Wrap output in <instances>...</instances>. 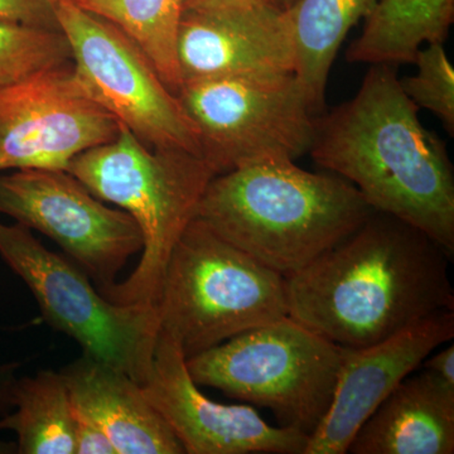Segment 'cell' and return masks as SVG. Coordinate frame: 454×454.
Segmentation results:
<instances>
[{
    "label": "cell",
    "instance_id": "obj_20",
    "mask_svg": "<svg viewBox=\"0 0 454 454\" xmlns=\"http://www.w3.org/2000/svg\"><path fill=\"white\" fill-rule=\"evenodd\" d=\"M127 35L153 64L170 91L182 86L177 42L186 0H73Z\"/></svg>",
    "mask_w": 454,
    "mask_h": 454
},
{
    "label": "cell",
    "instance_id": "obj_19",
    "mask_svg": "<svg viewBox=\"0 0 454 454\" xmlns=\"http://www.w3.org/2000/svg\"><path fill=\"white\" fill-rule=\"evenodd\" d=\"M12 408L0 430L16 433L17 453L74 454V406L61 372L16 379Z\"/></svg>",
    "mask_w": 454,
    "mask_h": 454
},
{
    "label": "cell",
    "instance_id": "obj_8",
    "mask_svg": "<svg viewBox=\"0 0 454 454\" xmlns=\"http://www.w3.org/2000/svg\"><path fill=\"white\" fill-rule=\"evenodd\" d=\"M177 97L216 176L309 153L316 113L294 74L193 80Z\"/></svg>",
    "mask_w": 454,
    "mask_h": 454
},
{
    "label": "cell",
    "instance_id": "obj_10",
    "mask_svg": "<svg viewBox=\"0 0 454 454\" xmlns=\"http://www.w3.org/2000/svg\"><path fill=\"white\" fill-rule=\"evenodd\" d=\"M0 214L55 241L98 291L114 286L142 252V234L129 215L106 206L67 170L0 173Z\"/></svg>",
    "mask_w": 454,
    "mask_h": 454
},
{
    "label": "cell",
    "instance_id": "obj_22",
    "mask_svg": "<svg viewBox=\"0 0 454 454\" xmlns=\"http://www.w3.org/2000/svg\"><path fill=\"white\" fill-rule=\"evenodd\" d=\"M417 73L400 79L406 97L418 109L429 110L454 134V68L443 43L427 44L418 51L414 64Z\"/></svg>",
    "mask_w": 454,
    "mask_h": 454
},
{
    "label": "cell",
    "instance_id": "obj_21",
    "mask_svg": "<svg viewBox=\"0 0 454 454\" xmlns=\"http://www.w3.org/2000/svg\"><path fill=\"white\" fill-rule=\"evenodd\" d=\"M68 64L73 55L64 32L0 20V90Z\"/></svg>",
    "mask_w": 454,
    "mask_h": 454
},
{
    "label": "cell",
    "instance_id": "obj_24",
    "mask_svg": "<svg viewBox=\"0 0 454 454\" xmlns=\"http://www.w3.org/2000/svg\"><path fill=\"white\" fill-rule=\"evenodd\" d=\"M73 406L74 454H116L115 448L101 427L74 403Z\"/></svg>",
    "mask_w": 454,
    "mask_h": 454
},
{
    "label": "cell",
    "instance_id": "obj_3",
    "mask_svg": "<svg viewBox=\"0 0 454 454\" xmlns=\"http://www.w3.org/2000/svg\"><path fill=\"white\" fill-rule=\"evenodd\" d=\"M372 212L345 178L282 160L215 176L196 219L288 277L348 238Z\"/></svg>",
    "mask_w": 454,
    "mask_h": 454
},
{
    "label": "cell",
    "instance_id": "obj_2",
    "mask_svg": "<svg viewBox=\"0 0 454 454\" xmlns=\"http://www.w3.org/2000/svg\"><path fill=\"white\" fill-rule=\"evenodd\" d=\"M418 110L396 66L372 65L354 98L316 116L309 154L354 184L373 211L415 227L453 258V164Z\"/></svg>",
    "mask_w": 454,
    "mask_h": 454
},
{
    "label": "cell",
    "instance_id": "obj_1",
    "mask_svg": "<svg viewBox=\"0 0 454 454\" xmlns=\"http://www.w3.org/2000/svg\"><path fill=\"white\" fill-rule=\"evenodd\" d=\"M450 259L424 232L373 211L286 277L288 316L342 348L380 342L438 310H454Z\"/></svg>",
    "mask_w": 454,
    "mask_h": 454
},
{
    "label": "cell",
    "instance_id": "obj_9",
    "mask_svg": "<svg viewBox=\"0 0 454 454\" xmlns=\"http://www.w3.org/2000/svg\"><path fill=\"white\" fill-rule=\"evenodd\" d=\"M56 17L74 73L98 104L151 148L201 157L199 133L177 95L127 35L73 0H57Z\"/></svg>",
    "mask_w": 454,
    "mask_h": 454
},
{
    "label": "cell",
    "instance_id": "obj_5",
    "mask_svg": "<svg viewBox=\"0 0 454 454\" xmlns=\"http://www.w3.org/2000/svg\"><path fill=\"white\" fill-rule=\"evenodd\" d=\"M155 309L160 333L188 360L288 316L286 277L195 217L170 254Z\"/></svg>",
    "mask_w": 454,
    "mask_h": 454
},
{
    "label": "cell",
    "instance_id": "obj_28",
    "mask_svg": "<svg viewBox=\"0 0 454 454\" xmlns=\"http://www.w3.org/2000/svg\"><path fill=\"white\" fill-rule=\"evenodd\" d=\"M284 8H289L295 2V0H280Z\"/></svg>",
    "mask_w": 454,
    "mask_h": 454
},
{
    "label": "cell",
    "instance_id": "obj_18",
    "mask_svg": "<svg viewBox=\"0 0 454 454\" xmlns=\"http://www.w3.org/2000/svg\"><path fill=\"white\" fill-rule=\"evenodd\" d=\"M376 0H295L286 8L295 70L315 113L325 107L334 59L348 32L372 13Z\"/></svg>",
    "mask_w": 454,
    "mask_h": 454
},
{
    "label": "cell",
    "instance_id": "obj_4",
    "mask_svg": "<svg viewBox=\"0 0 454 454\" xmlns=\"http://www.w3.org/2000/svg\"><path fill=\"white\" fill-rule=\"evenodd\" d=\"M66 170L127 212L142 234L133 273L101 294L121 306L155 309L170 254L216 172L200 155L151 148L122 124L115 138L77 155Z\"/></svg>",
    "mask_w": 454,
    "mask_h": 454
},
{
    "label": "cell",
    "instance_id": "obj_6",
    "mask_svg": "<svg viewBox=\"0 0 454 454\" xmlns=\"http://www.w3.org/2000/svg\"><path fill=\"white\" fill-rule=\"evenodd\" d=\"M342 346L286 316L188 358L199 387L262 406L283 428L310 435L333 402Z\"/></svg>",
    "mask_w": 454,
    "mask_h": 454
},
{
    "label": "cell",
    "instance_id": "obj_13",
    "mask_svg": "<svg viewBox=\"0 0 454 454\" xmlns=\"http://www.w3.org/2000/svg\"><path fill=\"white\" fill-rule=\"evenodd\" d=\"M454 337V310H438L393 336L342 348V364L330 409L304 454H345L352 439L397 385L435 348Z\"/></svg>",
    "mask_w": 454,
    "mask_h": 454
},
{
    "label": "cell",
    "instance_id": "obj_12",
    "mask_svg": "<svg viewBox=\"0 0 454 454\" xmlns=\"http://www.w3.org/2000/svg\"><path fill=\"white\" fill-rule=\"evenodd\" d=\"M187 454H304L309 435L265 422L249 404H221L202 393L187 358L160 333L142 385Z\"/></svg>",
    "mask_w": 454,
    "mask_h": 454
},
{
    "label": "cell",
    "instance_id": "obj_7",
    "mask_svg": "<svg viewBox=\"0 0 454 454\" xmlns=\"http://www.w3.org/2000/svg\"><path fill=\"white\" fill-rule=\"evenodd\" d=\"M0 256L28 286L53 330L76 340L88 356L145 382L160 336L154 307L107 300L85 271L18 223L0 221Z\"/></svg>",
    "mask_w": 454,
    "mask_h": 454
},
{
    "label": "cell",
    "instance_id": "obj_11",
    "mask_svg": "<svg viewBox=\"0 0 454 454\" xmlns=\"http://www.w3.org/2000/svg\"><path fill=\"white\" fill-rule=\"evenodd\" d=\"M119 128L73 64L43 71L0 90V173L66 170L77 155L115 138Z\"/></svg>",
    "mask_w": 454,
    "mask_h": 454
},
{
    "label": "cell",
    "instance_id": "obj_25",
    "mask_svg": "<svg viewBox=\"0 0 454 454\" xmlns=\"http://www.w3.org/2000/svg\"><path fill=\"white\" fill-rule=\"evenodd\" d=\"M423 364L426 372L454 389V345L448 346L432 357H427Z\"/></svg>",
    "mask_w": 454,
    "mask_h": 454
},
{
    "label": "cell",
    "instance_id": "obj_23",
    "mask_svg": "<svg viewBox=\"0 0 454 454\" xmlns=\"http://www.w3.org/2000/svg\"><path fill=\"white\" fill-rule=\"evenodd\" d=\"M57 0H0V20L59 29Z\"/></svg>",
    "mask_w": 454,
    "mask_h": 454
},
{
    "label": "cell",
    "instance_id": "obj_26",
    "mask_svg": "<svg viewBox=\"0 0 454 454\" xmlns=\"http://www.w3.org/2000/svg\"><path fill=\"white\" fill-rule=\"evenodd\" d=\"M247 5H280V7H283L280 0H186V9H190V11L247 7Z\"/></svg>",
    "mask_w": 454,
    "mask_h": 454
},
{
    "label": "cell",
    "instance_id": "obj_17",
    "mask_svg": "<svg viewBox=\"0 0 454 454\" xmlns=\"http://www.w3.org/2000/svg\"><path fill=\"white\" fill-rule=\"evenodd\" d=\"M453 22L454 0H376L346 59L370 66L413 65L424 44L444 43Z\"/></svg>",
    "mask_w": 454,
    "mask_h": 454
},
{
    "label": "cell",
    "instance_id": "obj_15",
    "mask_svg": "<svg viewBox=\"0 0 454 454\" xmlns=\"http://www.w3.org/2000/svg\"><path fill=\"white\" fill-rule=\"evenodd\" d=\"M74 405L106 433L116 454H184L175 433L138 382L83 354L59 370Z\"/></svg>",
    "mask_w": 454,
    "mask_h": 454
},
{
    "label": "cell",
    "instance_id": "obj_16",
    "mask_svg": "<svg viewBox=\"0 0 454 454\" xmlns=\"http://www.w3.org/2000/svg\"><path fill=\"white\" fill-rule=\"evenodd\" d=\"M348 453L453 454L454 389L426 370L409 375L358 429Z\"/></svg>",
    "mask_w": 454,
    "mask_h": 454
},
{
    "label": "cell",
    "instance_id": "obj_14",
    "mask_svg": "<svg viewBox=\"0 0 454 454\" xmlns=\"http://www.w3.org/2000/svg\"><path fill=\"white\" fill-rule=\"evenodd\" d=\"M177 56L182 83L229 76L294 74L292 27L280 5L184 11Z\"/></svg>",
    "mask_w": 454,
    "mask_h": 454
},
{
    "label": "cell",
    "instance_id": "obj_27",
    "mask_svg": "<svg viewBox=\"0 0 454 454\" xmlns=\"http://www.w3.org/2000/svg\"><path fill=\"white\" fill-rule=\"evenodd\" d=\"M17 365L9 364L0 367V414H7L12 409V390L16 381Z\"/></svg>",
    "mask_w": 454,
    "mask_h": 454
}]
</instances>
